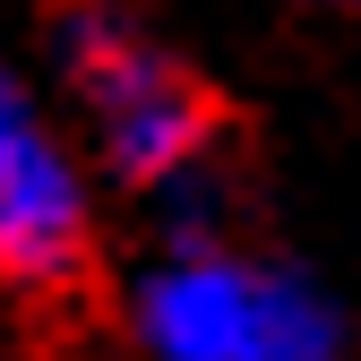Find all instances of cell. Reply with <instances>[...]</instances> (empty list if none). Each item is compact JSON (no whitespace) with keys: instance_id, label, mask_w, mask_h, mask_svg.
<instances>
[{"instance_id":"cell-1","label":"cell","mask_w":361,"mask_h":361,"mask_svg":"<svg viewBox=\"0 0 361 361\" xmlns=\"http://www.w3.org/2000/svg\"><path fill=\"white\" fill-rule=\"evenodd\" d=\"M164 361H336L344 327L301 276H258L233 258H180L138 301Z\"/></svg>"},{"instance_id":"cell-2","label":"cell","mask_w":361,"mask_h":361,"mask_svg":"<svg viewBox=\"0 0 361 361\" xmlns=\"http://www.w3.org/2000/svg\"><path fill=\"white\" fill-rule=\"evenodd\" d=\"M78 52V86L95 104V129H104V155L129 172V180H172L207 147V95L172 61L138 52L129 35H112L104 18H78L69 35Z\"/></svg>"},{"instance_id":"cell-3","label":"cell","mask_w":361,"mask_h":361,"mask_svg":"<svg viewBox=\"0 0 361 361\" xmlns=\"http://www.w3.org/2000/svg\"><path fill=\"white\" fill-rule=\"evenodd\" d=\"M86 241V190L26 112L18 78L0 69V276L18 284H61Z\"/></svg>"}]
</instances>
